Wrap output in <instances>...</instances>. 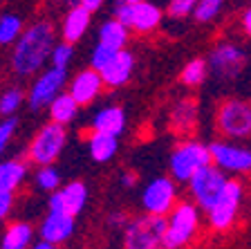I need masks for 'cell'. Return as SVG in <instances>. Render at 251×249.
I'll return each instance as SVG.
<instances>
[{
    "mask_svg": "<svg viewBox=\"0 0 251 249\" xmlns=\"http://www.w3.org/2000/svg\"><path fill=\"white\" fill-rule=\"evenodd\" d=\"M14 43L16 45L11 52V68L18 77L25 79L31 74H38L45 68V63L50 61V52L56 43V34L50 23L41 21L23 29L21 36Z\"/></svg>",
    "mask_w": 251,
    "mask_h": 249,
    "instance_id": "1",
    "label": "cell"
},
{
    "mask_svg": "<svg viewBox=\"0 0 251 249\" xmlns=\"http://www.w3.org/2000/svg\"><path fill=\"white\" fill-rule=\"evenodd\" d=\"M200 229V209L188 200L175 202V207L166 213L162 249H182L195 238Z\"/></svg>",
    "mask_w": 251,
    "mask_h": 249,
    "instance_id": "2",
    "label": "cell"
},
{
    "mask_svg": "<svg viewBox=\"0 0 251 249\" xmlns=\"http://www.w3.org/2000/svg\"><path fill=\"white\" fill-rule=\"evenodd\" d=\"M245 200V182L240 177H226L225 187L220 195L213 200L206 213H209V224L215 231H226L235 224L240 216V207Z\"/></svg>",
    "mask_w": 251,
    "mask_h": 249,
    "instance_id": "3",
    "label": "cell"
},
{
    "mask_svg": "<svg viewBox=\"0 0 251 249\" xmlns=\"http://www.w3.org/2000/svg\"><path fill=\"white\" fill-rule=\"evenodd\" d=\"M206 164H211L209 146L198 139L179 141V144L175 146V151L171 153V160H168L171 177L175 182H182V184H186L188 177Z\"/></svg>",
    "mask_w": 251,
    "mask_h": 249,
    "instance_id": "4",
    "label": "cell"
},
{
    "mask_svg": "<svg viewBox=\"0 0 251 249\" xmlns=\"http://www.w3.org/2000/svg\"><path fill=\"white\" fill-rule=\"evenodd\" d=\"M166 216H139L126 222L124 229V247L126 249H162Z\"/></svg>",
    "mask_w": 251,
    "mask_h": 249,
    "instance_id": "5",
    "label": "cell"
},
{
    "mask_svg": "<svg viewBox=\"0 0 251 249\" xmlns=\"http://www.w3.org/2000/svg\"><path fill=\"white\" fill-rule=\"evenodd\" d=\"M65 141H68L65 126L50 121V124L43 126L36 135H34V139L29 141L27 157H29L36 166L54 164V162L61 157L63 148H65Z\"/></svg>",
    "mask_w": 251,
    "mask_h": 249,
    "instance_id": "6",
    "label": "cell"
},
{
    "mask_svg": "<svg viewBox=\"0 0 251 249\" xmlns=\"http://www.w3.org/2000/svg\"><path fill=\"white\" fill-rule=\"evenodd\" d=\"M218 130L231 141H242L251 135V106L242 99H226L218 108Z\"/></svg>",
    "mask_w": 251,
    "mask_h": 249,
    "instance_id": "7",
    "label": "cell"
},
{
    "mask_svg": "<svg viewBox=\"0 0 251 249\" xmlns=\"http://www.w3.org/2000/svg\"><path fill=\"white\" fill-rule=\"evenodd\" d=\"M162 9L155 2H148V0H139V2H132V5L119 0L115 5V18L128 29L137 31V34L155 31L162 25Z\"/></svg>",
    "mask_w": 251,
    "mask_h": 249,
    "instance_id": "8",
    "label": "cell"
},
{
    "mask_svg": "<svg viewBox=\"0 0 251 249\" xmlns=\"http://www.w3.org/2000/svg\"><path fill=\"white\" fill-rule=\"evenodd\" d=\"M225 182H226V173L220 171L218 166H213V164H206V166H202L200 171H195L186 182L193 204L198 209L206 211V209L213 204L215 197L220 195Z\"/></svg>",
    "mask_w": 251,
    "mask_h": 249,
    "instance_id": "9",
    "label": "cell"
},
{
    "mask_svg": "<svg viewBox=\"0 0 251 249\" xmlns=\"http://www.w3.org/2000/svg\"><path fill=\"white\" fill-rule=\"evenodd\" d=\"M209 146V155L211 164L218 166L220 171L233 173V175H245L251 168V151L247 146H242L240 141H231V139H218L211 141Z\"/></svg>",
    "mask_w": 251,
    "mask_h": 249,
    "instance_id": "10",
    "label": "cell"
},
{
    "mask_svg": "<svg viewBox=\"0 0 251 249\" xmlns=\"http://www.w3.org/2000/svg\"><path fill=\"white\" fill-rule=\"evenodd\" d=\"M177 202V182L173 177H155L141 191V207L151 216H166Z\"/></svg>",
    "mask_w": 251,
    "mask_h": 249,
    "instance_id": "11",
    "label": "cell"
},
{
    "mask_svg": "<svg viewBox=\"0 0 251 249\" xmlns=\"http://www.w3.org/2000/svg\"><path fill=\"white\" fill-rule=\"evenodd\" d=\"M65 83H68V70L54 68V65L50 70H43V72L36 77V81L31 83L29 92L25 94L29 108L31 110L47 108L50 101H52L58 92H63Z\"/></svg>",
    "mask_w": 251,
    "mask_h": 249,
    "instance_id": "12",
    "label": "cell"
},
{
    "mask_svg": "<svg viewBox=\"0 0 251 249\" xmlns=\"http://www.w3.org/2000/svg\"><path fill=\"white\" fill-rule=\"evenodd\" d=\"M245 61H247V56L240 45H235V43H231V41H222L211 50L206 65L213 70V74L218 79L231 81V79H235L242 72Z\"/></svg>",
    "mask_w": 251,
    "mask_h": 249,
    "instance_id": "13",
    "label": "cell"
},
{
    "mask_svg": "<svg viewBox=\"0 0 251 249\" xmlns=\"http://www.w3.org/2000/svg\"><path fill=\"white\" fill-rule=\"evenodd\" d=\"M88 202V187L83 182H70L65 187H58L50 195V211L52 213H63V216H72L76 218L78 213L85 209Z\"/></svg>",
    "mask_w": 251,
    "mask_h": 249,
    "instance_id": "14",
    "label": "cell"
},
{
    "mask_svg": "<svg viewBox=\"0 0 251 249\" xmlns=\"http://www.w3.org/2000/svg\"><path fill=\"white\" fill-rule=\"evenodd\" d=\"M132 72H135V54L128 52V50H117V54L110 58L108 65L99 70L101 81L108 88H121L130 81Z\"/></svg>",
    "mask_w": 251,
    "mask_h": 249,
    "instance_id": "15",
    "label": "cell"
},
{
    "mask_svg": "<svg viewBox=\"0 0 251 249\" xmlns=\"http://www.w3.org/2000/svg\"><path fill=\"white\" fill-rule=\"evenodd\" d=\"M101 90H103L101 74L92 68H85L70 81L68 94L78 106H90V104H94V99L101 94Z\"/></svg>",
    "mask_w": 251,
    "mask_h": 249,
    "instance_id": "16",
    "label": "cell"
},
{
    "mask_svg": "<svg viewBox=\"0 0 251 249\" xmlns=\"http://www.w3.org/2000/svg\"><path fill=\"white\" fill-rule=\"evenodd\" d=\"M92 14L88 9H83L81 5H72L68 9V14L63 16V25H61V36L65 43H76L85 36V31L90 27Z\"/></svg>",
    "mask_w": 251,
    "mask_h": 249,
    "instance_id": "17",
    "label": "cell"
},
{
    "mask_svg": "<svg viewBox=\"0 0 251 249\" xmlns=\"http://www.w3.org/2000/svg\"><path fill=\"white\" fill-rule=\"evenodd\" d=\"M74 218L72 216H63V213H47V218L41 224V240L47 243L61 245L65 240H70V236L74 234Z\"/></svg>",
    "mask_w": 251,
    "mask_h": 249,
    "instance_id": "18",
    "label": "cell"
},
{
    "mask_svg": "<svg viewBox=\"0 0 251 249\" xmlns=\"http://www.w3.org/2000/svg\"><path fill=\"white\" fill-rule=\"evenodd\" d=\"M92 130L119 137L126 130V112L119 106H103L92 117Z\"/></svg>",
    "mask_w": 251,
    "mask_h": 249,
    "instance_id": "19",
    "label": "cell"
},
{
    "mask_svg": "<svg viewBox=\"0 0 251 249\" xmlns=\"http://www.w3.org/2000/svg\"><path fill=\"white\" fill-rule=\"evenodd\" d=\"M88 151H90V157L94 162H99V164L110 162L117 155V151H119V137L92 130V135L88 137Z\"/></svg>",
    "mask_w": 251,
    "mask_h": 249,
    "instance_id": "20",
    "label": "cell"
},
{
    "mask_svg": "<svg viewBox=\"0 0 251 249\" xmlns=\"http://www.w3.org/2000/svg\"><path fill=\"white\" fill-rule=\"evenodd\" d=\"M47 108H50V121L61 124V126H68V124H72V121L76 119L78 108H81V106H78L68 92H58L56 97L50 101Z\"/></svg>",
    "mask_w": 251,
    "mask_h": 249,
    "instance_id": "21",
    "label": "cell"
},
{
    "mask_svg": "<svg viewBox=\"0 0 251 249\" xmlns=\"http://www.w3.org/2000/svg\"><path fill=\"white\" fill-rule=\"evenodd\" d=\"M31 238H34V229L29 222H11L9 227L2 231L0 238V249H29Z\"/></svg>",
    "mask_w": 251,
    "mask_h": 249,
    "instance_id": "22",
    "label": "cell"
},
{
    "mask_svg": "<svg viewBox=\"0 0 251 249\" xmlns=\"http://www.w3.org/2000/svg\"><path fill=\"white\" fill-rule=\"evenodd\" d=\"M198 124V104L191 99L179 101L171 112V126L175 133H191L193 126Z\"/></svg>",
    "mask_w": 251,
    "mask_h": 249,
    "instance_id": "23",
    "label": "cell"
},
{
    "mask_svg": "<svg viewBox=\"0 0 251 249\" xmlns=\"http://www.w3.org/2000/svg\"><path fill=\"white\" fill-rule=\"evenodd\" d=\"M128 36H130V29L126 25H121L117 18L105 21L99 27V43L112 47V50H124L126 43H128Z\"/></svg>",
    "mask_w": 251,
    "mask_h": 249,
    "instance_id": "24",
    "label": "cell"
},
{
    "mask_svg": "<svg viewBox=\"0 0 251 249\" xmlns=\"http://www.w3.org/2000/svg\"><path fill=\"white\" fill-rule=\"evenodd\" d=\"M25 177H27V164H23L18 160L0 162V189L16 191L18 187H23Z\"/></svg>",
    "mask_w": 251,
    "mask_h": 249,
    "instance_id": "25",
    "label": "cell"
},
{
    "mask_svg": "<svg viewBox=\"0 0 251 249\" xmlns=\"http://www.w3.org/2000/svg\"><path fill=\"white\" fill-rule=\"evenodd\" d=\"M206 74H209L206 58H191L179 72V81L186 88H198V85H202L206 81Z\"/></svg>",
    "mask_w": 251,
    "mask_h": 249,
    "instance_id": "26",
    "label": "cell"
},
{
    "mask_svg": "<svg viewBox=\"0 0 251 249\" xmlns=\"http://www.w3.org/2000/svg\"><path fill=\"white\" fill-rule=\"evenodd\" d=\"M23 101H25V92L18 85L5 88L0 92V114L2 117H14L16 110L23 106Z\"/></svg>",
    "mask_w": 251,
    "mask_h": 249,
    "instance_id": "27",
    "label": "cell"
},
{
    "mask_svg": "<svg viewBox=\"0 0 251 249\" xmlns=\"http://www.w3.org/2000/svg\"><path fill=\"white\" fill-rule=\"evenodd\" d=\"M222 9H225V0H198L191 14L195 23H211L218 18Z\"/></svg>",
    "mask_w": 251,
    "mask_h": 249,
    "instance_id": "28",
    "label": "cell"
},
{
    "mask_svg": "<svg viewBox=\"0 0 251 249\" xmlns=\"http://www.w3.org/2000/svg\"><path fill=\"white\" fill-rule=\"evenodd\" d=\"M23 31V21L16 14L0 16V45H11Z\"/></svg>",
    "mask_w": 251,
    "mask_h": 249,
    "instance_id": "29",
    "label": "cell"
},
{
    "mask_svg": "<svg viewBox=\"0 0 251 249\" xmlns=\"http://www.w3.org/2000/svg\"><path fill=\"white\" fill-rule=\"evenodd\" d=\"M34 182H36V187L41 191H47L52 193L61 187V173L54 168L52 164H45V166H38L36 175H34Z\"/></svg>",
    "mask_w": 251,
    "mask_h": 249,
    "instance_id": "30",
    "label": "cell"
},
{
    "mask_svg": "<svg viewBox=\"0 0 251 249\" xmlns=\"http://www.w3.org/2000/svg\"><path fill=\"white\" fill-rule=\"evenodd\" d=\"M74 58V45L72 43H54L52 52H50V61H52L54 68H61V70H68L70 63H72Z\"/></svg>",
    "mask_w": 251,
    "mask_h": 249,
    "instance_id": "31",
    "label": "cell"
},
{
    "mask_svg": "<svg viewBox=\"0 0 251 249\" xmlns=\"http://www.w3.org/2000/svg\"><path fill=\"white\" fill-rule=\"evenodd\" d=\"M117 54V50H112V47L108 45H101V43H97V47L92 50V56H90V68L97 70L99 72L103 65H108L110 58Z\"/></svg>",
    "mask_w": 251,
    "mask_h": 249,
    "instance_id": "32",
    "label": "cell"
},
{
    "mask_svg": "<svg viewBox=\"0 0 251 249\" xmlns=\"http://www.w3.org/2000/svg\"><path fill=\"white\" fill-rule=\"evenodd\" d=\"M195 2L198 0H168V16H173V18H186V16H191Z\"/></svg>",
    "mask_w": 251,
    "mask_h": 249,
    "instance_id": "33",
    "label": "cell"
},
{
    "mask_svg": "<svg viewBox=\"0 0 251 249\" xmlns=\"http://www.w3.org/2000/svg\"><path fill=\"white\" fill-rule=\"evenodd\" d=\"M16 126H18V121L14 117H5V119L0 121V153H5V148L9 146L11 137L16 133Z\"/></svg>",
    "mask_w": 251,
    "mask_h": 249,
    "instance_id": "34",
    "label": "cell"
},
{
    "mask_svg": "<svg viewBox=\"0 0 251 249\" xmlns=\"http://www.w3.org/2000/svg\"><path fill=\"white\" fill-rule=\"evenodd\" d=\"M14 191H7V189H0V220H5L7 216L14 209Z\"/></svg>",
    "mask_w": 251,
    "mask_h": 249,
    "instance_id": "35",
    "label": "cell"
},
{
    "mask_svg": "<svg viewBox=\"0 0 251 249\" xmlns=\"http://www.w3.org/2000/svg\"><path fill=\"white\" fill-rule=\"evenodd\" d=\"M105 0H76V5H81L83 9H88L90 14H94V11H99L101 7H103Z\"/></svg>",
    "mask_w": 251,
    "mask_h": 249,
    "instance_id": "36",
    "label": "cell"
},
{
    "mask_svg": "<svg viewBox=\"0 0 251 249\" xmlns=\"http://www.w3.org/2000/svg\"><path fill=\"white\" fill-rule=\"evenodd\" d=\"M240 25H242V31H245L247 36H249V31H251V9H245V11H242Z\"/></svg>",
    "mask_w": 251,
    "mask_h": 249,
    "instance_id": "37",
    "label": "cell"
},
{
    "mask_svg": "<svg viewBox=\"0 0 251 249\" xmlns=\"http://www.w3.org/2000/svg\"><path fill=\"white\" fill-rule=\"evenodd\" d=\"M135 182H137L135 173H124V175H121V184H124V187H135Z\"/></svg>",
    "mask_w": 251,
    "mask_h": 249,
    "instance_id": "38",
    "label": "cell"
},
{
    "mask_svg": "<svg viewBox=\"0 0 251 249\" xmlns=\"http://www.w3.org/2000/svg\"><path fill=\"white\" fill-rule=\"evenodd\" d=\"M110 224H117V227H119V224H126V216L121 211L112 213V216H110Z\"/></svg>",
    "mask_w": 251,
    "mask_h": 249,
    "instance_id": "39",
    "label": "cell"
},
{
    "mask_svg": "<svg viewBox=\"0 0 251 249\" xmlns=\"http://www.w3.org/2000/svg\"><path fill=\"white\" fill-rule=\"evenodd\" d=\"M31 249H58V245H54V243H47V240H41V243H36Z\"/></svg>",
    "mask_w": 251,
    "mask_h": 249,
    "instance_id": "40",
    "label": "cell"
},
{
    "mask_svg": "<svg viewBox=\"0 0 251 249\" xmlns=\"http://www.w3.org/2000/svg\"><path fill=\"white\" fill-rule=\"evenodd\" d=\"M54 2H58V5H76V0H54Z\"/></svg>",
    "mask_w": 251,
    "mask_h": 249,
    "instance_id": "41",
    "label": "cell"
},
{
    "mask_svg": "<svg viewBox=\"0 0 251 249\" xmlns=\"http://www.w3.org/2000/svg\"><path fill=\"white\" fill-rule=\"evenodd\" d=\"M121 2H128V5H132V2H139V0H121Z\"/></svg>",
    "mask_w": 251,
    "mask_h": 249,
    "instance_id": "42",
    "label": "cell"
}]
</instances>
